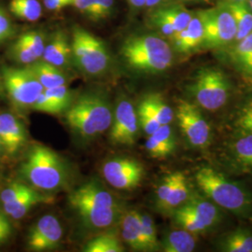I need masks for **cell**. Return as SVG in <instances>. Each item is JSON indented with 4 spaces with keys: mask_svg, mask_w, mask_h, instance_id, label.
I'll use <instances>...</instances> for the list:
<instances>
[{
    "mask_svg": "<svg viewBox=\"0 0 252 252\" xmlns=\"http://www.w3.org/2000/svg\"><path fill=\"white\" fill-rule=\"evenodd\" d=\"M68 201L87 227L106 229L121 219L117 200L95 180L73 190Z\"/></svg>",
    "mask_w": 252,
    "mask_h": 252,
    "instance_id": "cell-1",
    "label": "cell"
},
{
    "mask_svg": "<svg viewBox=\"0 0 252 252\" xmlns=\"http://www.w3.org/2000/svg\"><path fill=\"white\" fill-rule=\"evenodd\" d=\"M120 54L130 68L139 72H163L173 63L170 45L161 36L152 34L128 36Z\"/></svg>",
    "mask_w": 252,
    "mask_h": 252,
    "instance_id": "cell-2",
    "label": "cell"
},
{
    "mask_svg": "<svg viewBox=\"0 0 252 252\" xmlns=\"http://www.w3.org/2000/svg\"><path fill=\"white\" fill-rule=\"evenodd\" d=\"M22 174L36 189L55 190L66 181L67 173L63 159L45 146H35L22 165Z\"/></svg>",
    "mask_w": 252,
    "mask_h": 252,
    "instance_id": "cell-3",
    "label": "cell"
},
{
    "mask_svg": "<svg viewBox=\"0 0 252 252\" xmlns=\"http://www.w3.org/2000/svg\"><path fill=\"white\" fill-rule=\"evenodd\" d=\"M70 128L83 137H93L106 132L113 115L108 102L96 94H85L77 100L65 113Z\"/></svg>",
    "mask_w": 252,
    "mask_h": 252,
    "instance_id": "cell-4",
    "label": "cell"
},
{
    "mask_svg": "<svg viewBox=\"0 0 252 252\" xmlns=\"http://www.w3.org/2000/svg\"><path fill=\"white\" fill-rule=\"evenodd\" d=\"M195 180L200 189L220 207L234 212H243L252 204L250 196L239 185L211 167L200 168Z\"/></svg>",
    "mask_w": 252,
    "mask_h": 252,
    "instance_id": "cell-5",
    "label": "cell"
},
{
    "mask_svg": "<svg viewBox=\"0 0 252 252\" xmlns=\"http://www.w3.org/2000/svg\"><path fill=\"white\" fill-rule=\"evenodd\" d=\"M71 51L72 59L82 72L95 77L108 70L110 55L107 46L84 28L73 29Z\"/></svg>",
    "mask_w": 252,
    "mask_h": 252,
    "instance_id": "cell-6",
    "label": "cell"
},
{
    "mask_svg": "<svg viewBox=\"0 0 252 252\" xmlns=\"http://www.w3.org/2000/svg\"><path fill=\"white\" fill-rule=\"evenodd\" d=\"M230 85L225 75L216 68H202L196 74L190 91L202 108L214 111L222 108L229 97Z\"/></svg>",
    "mask_w": 252,
    "mask_h": 252,
    "instance_id": "cell-7",
    "label": "cell"
},
{
    "mask_svg": "<svg viewBox=\"0 0 252 252\" xmlns=\"http://www.w3.org/2000/svg\"><path fill=\"white\" fill-rule=\"evenodd\" d=\"M2 79L12 104L20 109L32 108L38 95L44 91L27 65L24 68L4 67Z\"/></svg>",
    "mask_w": 252,
    "mask_h": 252,
    "instance_id": "cell-8",
    "label": "cell"
},
{
    "mask_svg": "<svg viewBox=\"0 0 252 252\" xmlns=\"http://www.w3.org/2000/svg\"><path fill=\"white\" fill-rule=\"evenodd\" d=\"M197 13L204 26L202 45L207 48H218L227 45L235 39V22L224 2L217 8L200 10Z\"/></svg>",
    "mask_w": 252,
    "mask_h": 252,
    "instance_id": "cell-9",
    "label": "cell"
},
{
    "mask_svg": "<svg viewBox=\"0 0 252 252\" xmlns=\"http://www.w3.org/2000/svg\"><path fill=\"white\" fill-rule=\"evenodd\" d=\"M216 206L203 198L188 199L175 209L174 219L181 229L192 234H199L214 225L219 220Z\"/></svg>",
    "mask_w": 252,
    "mask_h": 252,
    "instance_id": "cell-10",
    "label": "cell"
},
{
    "mask_svg": "<svg viewBox=\"0 0 252 252\" xmlns=\"http://www.w3.org/2000/svg\"><path fill=\"white\" fill-rule=\"evenodd\" d=\"M103 176L113 188L130 190L136 188L144 176L140 162L130 158H115L103 165Z\"/></svg>",
    "mask_w": 252,
    "mask_h": 252,
    "instance_id": "cell-11",
    "label": "cell"
},
{
    "mask_svg": "<svg viewBox=\"0 0 252 252\" xmlns=\"http://www.w3.org/2000/svg\"><path fill=\"white\" fill-rule=\"evenodd\" d=\"M177 118L182 133L192 146L203 147L210 138V127L198 108L187 101H180Z\"/></svg>",
    "mask_w": 252,
    "mask_h": 252,
    "instance_id": "cell-12",
    "label": "cell"
},
{
    "mask_svg": "<svg viewBox=\"0 0 252 252\" xmlns=\"http://www.w3.org/2000/svg\"><path fill=\"white\" fill-rule=\"evenodd\" d=\"M192 15L184 6L169 2L153 8L149 23L163 35L172 36L188 26Z\"/></svg>",
    "mask_w": 252,
    "mask_h": 252,
    "instance_id": "cell-13",
    "label": "cell"
},
{
    "mask_svg": "<svg viewBox=\"0 0 252 252\" xmlns=\"http://www.w3.org/2000/svg\"><path fill=\"white\" fill-rule=\"evenodd\" d=\"M137 130V113L133 104L127 100L120 101L111 124V141L116 145L132 146L135 143Z\"/></svg>",
    "mask_w": 252,
    "mask_h": 252,
    "instance_id": "cell-14",
    "label": "cell"
},
{
    "mask_svg": "<svg viewBox=\"0 0 252 252\" xmlns=\"http://www.w3.org/2000/svg\"><path fill=\"white\" fill-rule=\"evenodd\" d=\"M63 228L58 219L53 215L41 217L28 236V247L34 252H45L56 249L61 242Z\"/></svg>",
    "mask_w": 252,
    "mask_h": 252,
    "instance_id": "cell-15",
    "label": "cell"
},
{
    "mask_svg": "<svg viewBox=\"0 0 252 252\" xmlns=\"http://www.w3.org/2000/svg\"><path fill=\"white\" fill-rule=\"evenodd\" d=\"M0 140L9 154L17 153L26 141L24 126L9 113L0 114Z\"/></svg>",
    "mask_w": 252,
    "mask_h": 252,
    "instance_id": "cell-16",
    "label": "cell"
},
{
    "mask_svg": "<svg viewBox=\"0 0 252 252\" xmlns=\"http://www.w3.org/2000/svg\"><path fill=\"white\" fill-rule=\"evenodd\" d=\"M175 49L182 53H189L203 44L204 26L198 13L192 15L188 26L179 33L171 36Z\"/></svg>",
    "mask_w": 252,
    "mask_h": 252,
    "instance_id": "cell-17",
    "label": "cell"
},
{
    "mask_svg": "<svg viewBox=\"0 0 252 252\" xmlns=\"http://www.w3.org/2000/svg\"><path fill=\"white\" fill-rule=\"evenodd\" d=\"M71 58V41L63 31L54 32L49 43L46 44L41 59L61 68L69 63Z\"/></svg>",
    "mask_w": 252,
    "mask_h": 252,
    "instance_id": "cell-18",
    "label": "cell"
},
{
    "mask_svg": "<svg viewBox=\"0 0 252 252\" xmlns=\"http://www.w3.org/2000/svg\"><path fill=\"white\" fill-rule=\"evenodd\" d=\"M145 147L149 154L155 159H163L169 156L176 147L175 136L170 126H161L153 135H149Z\"/></svg>",
    "mask_w": 252,
    "mask_h": 252,
    "instance_id": "cell-19",
    "label": "cell"
},
{
    "mask_svg": "<svg viewBox=\"0 0 252 252\" xmlns=\"http://www.w3.org/2000/svg\"><path fill=\"white\" fill-rule=\"evenodd\" d=\"M53 201L54 200L51 197L44 196L32 188L18 198L7 204H3V210L5 214L9 215L12 219L20 220L26 216V214L32 207L42 203L51 204Z\"/></svg>",
    "mask_w": 252,
    "mask_h": 252,
    "instance_id": "cell-20",
    "label": "cell"
},
{
    "mask_svg": "<svg viewBox=\"0 0 252 252\" xmlns=\"http://www.w3.org/2000/svg\"><path fill=\"white\" fill-rule=\"evenodd\" d=\"M122 236L130 248L135 251H145L140 213L130 210L122 218Z\"/></svg>",
    "mask_w": 252,
    "mask_h": 252,
    "instance_id": "cell-21",
    "label": "cell"
},
{
    "mask_svg": "<svg viewBox=\"0 0 252 252\" xmlns=\"http://www.w3.org/2000/svg\"><path fill=\"white\" fill-rule=\"evenodd\" d=\"M27 66L36 76L37 81L43 86L44 90L66 83V76L63 74L61 68L52 63H47L43 60H37Z\"/></svg>",
    "mask_w": 252,
    "mask_h": 252,
    "instance_id": "cell-22",
    "label": "cell"
},
{
    "mask_svg": "<svg viewBox=\"0 0 252 252\" xmlns=\"http://www.w3.org/2000/svg\"><path fill=\"white\" fill-rule=\"evenodd\" d=\"M226 7L231 11L236 26L235 40L239 41L252 32V9L247 1L226 3Z\"/></svg>",
    "mask_w": 252,
    "mask_h": 252,
    "instance_id": "cell-23",
    "label": "cell"
},
{
    "mask_svg": "<svg viewBox=\"0 0 252 252\" xmlns=\"http://www.w3.org/2000/svg\"><path fill=\"white\" fill-rule=\"evenodd\" d=\"M194 234L181 229L172 231L162 241V250L165 252H190L195 248Z\"/></svg>",
    "mask_w": 252,
    "mask_h": 252,
    "instance_id": "cell-24",
    "label": "cell"
},
{
    "mask_svg": "<svg viewBox=\"0 0 252 252\" xmlns=\"http://www.w3.org/2000/svg\"><path fill=\"white\" fill-rule=\"evenodd\" d=\"M156 118L161 126L170 125L174 119L172 108L164 102L162 96L158 94H151L146 95L141 101Z\"/></svg>",
    "mask_w": 252,
    "mask_h": 252,
    "instance_id": "cell-25",
    "label": "cell"
},
{
    "mask_svg": "<svg viewBox=\"0 0 252 252\" xmlns=\"http://www.w3.org/2000/svg\"><path fill=\"white\" fill-rule=\"evenodd\" d=\"M9 10L17 18L35 22L40 18L42 8L37 0H10Z\"/></svg>",
    "mask_w": 252,
    "mask_h": 252,
    "instance_id": "cell-26",
    "label": "cell"
},
{
    "mask_svg": "<svg viewBox=\"0 0 252 252\" xmlns=\"http://www.w3.org/2000/svg\"><path fill=\"white\" fill-rule=\"evenodd\" d=\"M189 187L186 178L182 173L179 172L177 180L162 209L165 211L175 210L176 208L183 205L189 199Z\"/></svg>",
    "mask_w": 252,
    "mask_h": 252,
    "instance_id": "cell-27",
    "label": "cell"
},
{
    "mask_svg": "<svg viewBox=\"0 0 252 252\" xmlns=\"http://www.w3.org/2000/svg\"><path fill=\"white\" fill-rule=\"evenodd\" d=\"M222 249L228 252H252V234L245 230H235L224 238Z\"/></svg>",
    "mask_w": 252,
    "mask_h": 252,
    "instance_id": "cell-28",
    "label": "cell"
},
{
    "mask_svg": "<svg viewBox=\"0 0 252 252\" xmlns=\"http://www.w3.org/2000/svg\"><path fill=\"white\" fill-rule=\"evenodd\" d=\"M86 252H122L124 248L115 234L99 235L89 241L84 248Z\"/></svg>",
    "mask_w": 252,
    "mask_h": 252,
    "instance_id": "cell-29",
    "label": "cell"
},
{
    "mask_svg": "<svg viewBox=\"0 0 252 252\" xmlns=\"http://www.w3.org/2000/svg\"><path fill=\"white\" fill-rule=\"evenodd\" d=\"M234 56L244 72L252 75V32L238 41L234 49Z\"/></svg>",
    "mask_w": 252,
    "mask_h": 252,
    "instance_id": "cell-30",
    "label": "cell"
},
{
    "mask_svg": "<svg viewBox=\"0 0 252 252\" xmlns=\"http://www.w3.org/2000/svg\"><path fill=\"white\" fill-rule=\"evenodd\" d=\"M9 55L14 62L26 65L31 64L38 60L21 36H19L10 46Z\"/></svg>",
    "mask_w": 252,
    "mask_h": 252,
    "instance_id": "cell-31",
    "label": "cell"
},
{
    "mask_svg": "<svg viewBox=\"0 0 252 252\" xmlns=\"http://www.w3.org/2000/svg\"><path fill=\"white\" fill-rule=\"evenodd\" d=\"M234 153L238 162L252 168V134H243L234 142Z\"/></svg>",
    "mask_w": 252,
    "mask_h": 252,
    "instance_id": "cell-32",
    "label": "cell"
},
{
    "mask_svg": "<svg viewBox=\"0 0 252 252\" xmlns=\"http://www.w3.org/2000/svg\"><path fill=\"white\" fill-rule=\"evenodd\" d=\"M141 230L145 251H154L158 248V239L156 227L152 217L141 215Z\"/></svg>",
    "mask_w": 252,
    "mask_h": 252,
    "instance_id": "cell-33",
    "label": "cell"
},
{
    "mask_svg": "<svg viewBox=\"0 0 252 252\" xmlns=\"http://www.w3.org/2000/svg\"><path fill=\"white\" fill-rule=\"evenodd\" d=\"M44 93L49 98H51L57 106L62 108L63 111L71 106L72 94L65 84L45 89Z\"/></svg>",
    "mask_w": 252,
    "mask_h": 252,
    "instance_id": "cell-34",
    "label": "cell"
},
{
    "mask_svg": "<svg viewBox=\"0 0 252 252\" xmlns=\"http://www.w3.org/2000/svg\"><path fill=\"white\" fill-rule=\"evenodd\" d=\"M21 37L25 40L27 46L36 55V58L39 60L45 49V36L40 31H29L21 35Z\"/></svg>",
    "mask_w": 252,
    "mask_h": 252,
    "instance_id": "cell-35",
    "label": "cell"
},
{
    "mask_svg": "<svg viewBox=\"0 0 252 252\" xmlns=\"http://www.w3.org/2000/svg\"><path fill=\"white\" fill-rule=\"evenodd\" d=\"M137 114L142 129L144 130L147 135H153V133L161 126L159 122L156 120V118L154 117L153 113L150 111V109L147 108L142 102H140L138 106Z\"/></svg>",
    "mask_w": 252,
    "mask_h": 252,
    "instance_id": "cell-36",
    "label": "cell"
},
{
    "mask_svg": "<svg viewBox=\"0 0 252 252\" xmlns=\"http://www.w3.org/2000/svg\"><path fill=\"white\" fill-rule=\"evenodd\" d=\"M32 189L31 187L27 186L23 183L14 182L9 184L8 187H6L0 193V201L2 204H7L15 199L18 198L21 195L25 194L28 190Z\"/></svg>",
    "mask_w": 252,
    "mask_h": 252,
    "instance_id": "cell-37",
    "label": "cell"
},
{
    "mask_svg": "<svg viewBox=\"0 0 252 252\" xmlns=\"http://www.w3.org/2000/svg\"><path fill=\"white\" fill-rule=\"evenodd\" d=\"M15 33L16 29L8 12L0 6V45L10 39Z\"/></svg>",
    "mask_w": 252,
    "mask_h": 252,
    "instance_id": "cell-38",
    "label": "cell"
},
{
    "mask_svg": "<svg viewBox=\"0 0 252 252\" xmlns=\"http://www.w3.org/2000/svg\"><path fill=\"white\" fill-rule=\"evenodd\" d=\"M178 175H179V172H175V173H172L167 175L163 180H162V183L160 184V186L158 187L157 189V204L158 206L161 207L162 209L166 199L168 197L170 191H171L172 188L177 180L178 178Z\"/></svg>",
    "mask_w": 252,
    "mask_h": 252,
    "instance_id": "cell-39",
    "label": "cell"
},
{
    "mask_svg": "<svg viewBox=\"0 0 252 252\" xmlns=\"http://www.w3.org/2000/svg\"><path fill=\"white\" fill-rule=\"evenodd\" d=\"M32 108L36 111H40L47 114H59L63 112L62 108L57 106L53 100L46 95L44 91L38 95L35 103L33 104Z\"/></svg>",
    "mask_w": 252,
    "mask_h": 252,
    "instance_id": "cell-40",
    "label": "cell"
},
{
    "mask_svg": "<svg viewBox=\"0 0 252 252\" xmlns=\"http://www.w3.org/2000/svg\"><path fill=\"white\" fill-rule=\"evenodd\" d=\"M72 5L92 21L98 22V11L95 0H73Z\"/></svg>",
    "mask_w": 252,
    "mask_h": 252,
    "instance_id": "cell-41",
    "label": "cell"
},
{
    "mask_svg": "<svg viewBox=\"0 0 252 252\" xmlns=\"http://www.w3.org/2000/svg\"><path fill=\"white\" fill-rule=\"evenodd\" d=\"M236 126L243 134H252V100L239 112Z\"/></svg>",
    "mask_w": 252,
    "mask_h": 252,
    "instance_id": "cell-42",
    "label": "cell"
},
{
    "mask_svg": "<svg viewBox=\"0 0 252 252\" xmlns=\"http://www.w3.org/2000/svg\"><path fill=\"white\" fill-rule=\"evenodd\" d=\"M99 21L107 19L114 11V0H95Z\"/></svg>",
    "mask_w": 252,
    "mask_h": 252,
    "instance_id": "cell-43",
    "label": "cell"
},
{
    "mask_svg": "<svg viewBox=\"0 0 252 252\" xmlns=\"http://www.w3.org/2000/svg\"><path fill=\"white\" fill-rule=\"evenodd\" d=\"M11 234V226L5 212L3 213L0 210V244L4 243Z\"/></svg>",
    "mask_w": 252,
    "mask_h": 252,
    "instance_id": "cell-44",
    "label": "cell"
},
{
    "mask_svg": "<svg viewBox=\"0 0 252 252\" xmlns=\"http://www.w3.org/2000/svg\"><path fill=\"white\" fill-rule=\"evenodd\" d=\"M73 0H44L46 8L50 10H60L72 5Z\"/></svg>",
    "mask_w": 252,
    "mask_h": 252,
    "instance_id": "cell-45",
    "label": "cell"
},
{
    "mask_svg": "<svg viewBox=\"0 0 252 252\" xmlns=\"http://www.w3.org/2000/svg\"><path fill=\"white\" fill-rule=\"evenodd\" d=\"M171 1L172 0H145V6H147L148 8H156Z\"/></svg>",
    "mask_w": 252,
    "mask_h": 252,
    "instance_id": "cell-46",
    "label": "cell"
},
{
    "mask_svg": "<svg viewBox=\"0 0 252 252\" xmlns=\"http://www.w3.org/2000/svg\"><path fill=\"white\" fill-rule=\"evenodd\" d=\"M127 1L132 7H135L136 9L142 8L145 6V0H127Z\"/></svg>",
    "mask_w": 252,
    "mask_h": 252,
    "instance_id": "cell-47",
    "label": "cell"
},
{
    "mask_svg": "<svg viewBox=\"0 0 252 252\" xmlns=\"http://www.w3.org/2000/svg\"><path fill=\"white\" fill-rule=\"evenodd\" d=\"M242 1H247V0H224L226 3H234V2H242Z\"/></svg>",
    "mask_w": 252,
    "mask_h": 252,
    "instance_id": "cell-48",
    "label": "cell"
},
{
    "mask_svg": "<svg viewBox=\"0 0 252 252\" xmlns=\"http://www.w3.org/2000/svg\"><path fill=\"white\" fill-rule=\"evenodd\" d=\"M3 88H4V85H3V81L1 80V78H0V94L2 93V91H3Z\"/></svg>",
    "mask_w": 252,
    "mask_h": 252,
    "instance_id": "cell-49",
    "label": "cell"
},
{
    "mask_svg": "<svg viewBox=\"0 0 252 252\" xmlns=\"http://www.w3.org/2000/svg\"><path fill=\"white\" fill-rule=\"evenodd\" d=\"M183 1H198V2H206V3L209 2V0H183Z\"/></svg>",
    "mask_w": 252,
    "mask_h": 252,
    "instance_id": "cell-50",
    "label": "cell"
},
{
    "mask_svg": "<svg viewBox=\"0 0 252 252\" xmlns=\"http://www.w3.org/2000/svg\"><path fill=\"white\" fill-rule=\"evenodd\" d=\"M249 5H250L251 9H252V0H249Z\"/></svg>",
    "mask_w": 252,
    "mask_h": 252,
    "instance_id": "cell-51",
    "label": "cell"
},
{
    "mask_svg": "<svg viewBox=\"0 0 252 252\" xmlns=\"http://www.w3.org/2000/svg\"><path fill=\"white\" fill-rule=\"evenodd\" d=\"M1 146H2V144H1V140H0V148H1Z\"/></svg>",
    "mask_w": 252,
    "mask_h": 252,
    "instance_id": "cell-52",
    "label": "cell"
}]
</instances>
